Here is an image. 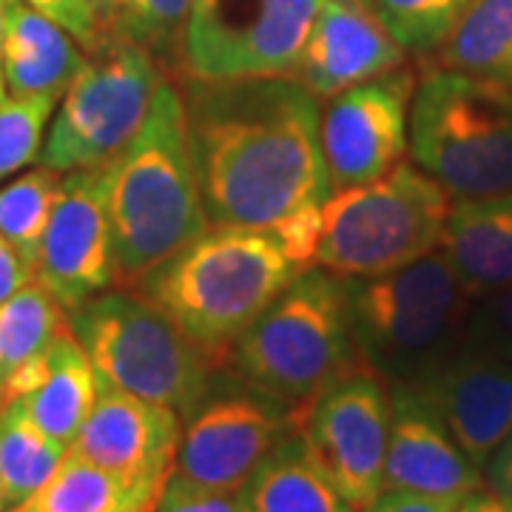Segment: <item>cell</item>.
I'll list each match as a JSON object with an SVG mask.
<instances>
[{
	"label": "cell",
	"mask_w": 512,
	"mask_h": 512,
	"mask_svg": "<svg viewBox=\"0 0 512 512\" xmlns=\"http://www.w3.org/2000/svg\"><path fill=\"white\" fill-rule=\"evenodd\" d=\"M461 350L512 362V282L473 299L464 322Z\"/></svg>",
	"instance_id": "31"
},
{
	"label": "cell",
	"mask_w": 512,
	"mask_h": 512,
	"mask_svg": "<svg viewBox=\"0 0 512 512\" xmlns=\"http://www.w3.org/2000/svg\"><path fill=\"white\" fill-rule=\"evenodd\" d=\"M32 276L66 311L120 282L103 165L63 174Z\"/></svg>",
	"instance_id": "14"
},
{
	"label": "cell",
	"mask_w": 512,
	"mask_h": 512,
	"mask_svg": "<svg viewBox=\"0 0 512 512\" xmlns=\"http://www.w3.org/2000/svg\"><path fill=\"white\" fill-rule=\"evenodd\" d=\"M461 498L447 495L402 493V490H384L367 510L362 512H456Z\"/></svg>",
	"instance_id": "35"
},
{
	"label": "cell",
	"mask_w": 512,
	"mask_h": 512,
	"mask_svg": "<svg viewBox=\"0 0 512 512\" xmlns=\"http://www.w3.org/2000/svg\"><path fill=\"white\" fill-rule=\"evenodd\" d=\"M185 421L177 410L97 382V399L74 436V456L128 478L168 481Z\"/></svg>",
	"instance_id": "15"
},
{
	"label": "cell",
	"mask_w": 512,
	"mask_h": 512,
	"mask_svg": "<svg viewBox=\"0 0 512 512\" xmlns=\"http://www.w3.org/2000/svg\"><path fill=\"white\" fill-rule=\"evenodd\" d=\"M60 183H63L60 171L37 165L0 188V234L18 248V254L29 262L32 271L43 242V231L49 225L60 194Z\"/></svg>",
	"instance_id": "27"
},
{
	"label": "cell",
	"mask_w": 512,
	"mask_h": 512,
	"mask_svg": "<svg viewBox=\"0 0 512 512\" xmlns=\"http://www.w3.org/2000/svg\"><path fill=\"white\" fill-rule=\"evenodd\" d=\"M154 512H248V507L242 493L200 490L171 476Z\"/></svg>",
	"instance_id": "34"
},
{
	"label": "cell",
	"mask_w": 512,
	"mask_h": 512,
	"mask_svg": "<svg viewBox=\"0 0 512 512\" xmlns=\"http://www.w3.org/2000/svg\"><path fill=\"white\" fill-rule=\"evenodd\" d=\"M413 163L453 197L512 191V89L430 69L410 100Z\"/></svg>",
	"instance_id": "7"
},
{
	"label": "cell",
	"mask_w": 512,
	"mask_h": 512,
	"mask_svg": "<svg viewBox=\"0 0 512 512\" xmlns=\"http://www.w3.org/2000/svg\"><path fill=\"white\" fill-rule=\"evenodd\" d=\"M356 367L342 279L308 268L228 348L220 373L279 404L299 427L308 407Z\"/></svg>",
	"instance_id": "4"
},
{
	"label": "cell",
	"mask_w": 512,
	"mask_h": 512,
	"mask_svg": "<svg viewBox=\"0 0 512 512\" xmlns=\"http://www.w3.org/2000/svg\"><path fill=\"white\" fill-rule=\"evenodd\" d=\"M103 177L117 279L128 285L211 225L188 146L183 92L168 80L154 92L137 134L103 163Z\"/></svg>",
	"instance_id": "2"
},
{
	"label": "cell",
	"mask_w": 512,
	"mask_h": 512,
	"mask_svg": "<svg viewBox=\"0 0 512 512\" xmlns=\"http://www.w3.org/2000/svg\"><path fill=\"white\" fill-rule=\"evenodd\" d=\"M268 234L279 242L282 254L291 259L296 271L316 268V251L322 239V205H308L302 211H293L291 217L276 222Z\"/></svg>",
	"instance_id": "32"
},
{
	"label": "cell",
	"mask_w": 512,
	"mask_h": 512,
	"mask_svg": "<svg viewBox=\"0 0 512 512\" xmlns=\"http://www.w3.org/2000/svg\"><path fill=\"white\" fill-rule=\"evenodd\" d=\"M359 365L384 384H419L461 350L473 296L444 248L379 276L342 279Z\"/></svg>",
	"instance_id": "5"
},
{
	"label": "cell",
	"mask_w": 512,
	"mask_h": 512,
	"mask_svg": "<svg viewBox=\"0 0 512 512\" xmlns=\"http://www.w3.org/2000/svg\"><path fill=\"white\" fill-rule=\"evenodd\" d=\"M402 46L362 0H319L308 40L302 46L296 80L328 100L359 83L404 66Z\"/></svg>",
	"instance_id": "17"
},
{
	"label": "cell",
	"mask_w": 512,
	"mask_h": 512,
	"mask_svg": "<svg viewBox=\"0 0 512 512\" xmlns=\"http://www.w3.org/2000/svg\"><path fill=\"white\" fill-rule=\"evenodd\" d=\"M185 126L211 225L271 231L330 194L319 97L296 77L188 80Z\"/></svg>",
	"instance_id": "1"
},
{
	"label": "cell",
	"mask_w": 512,
	"mask_h": 512,
	"mask_svg": "<svg viewBox=\"0 0 512 512\" xmlns=\"http://www.w3.org/2000/svg\"><path fill=\"white\" fill-rule=\"evenodd\" d=\"M362 3H367V6H370V0H362Z\"/></svg>",
	"instance_id": "42"
},
{
	"label": "cell",
	"mask_w": 512,
	"mask_h": 512,
	"mask_svg": "<svg viewBox=\"0 0 512 512\" xmlns=\"http://www.w3.org/2000/svg\"><path fill=\"white\" fill-rule=\"evenodd\" d=\"M413 92L416 74L402 66L328 97L319 117V143L330 191L379 180L402 163Z\"/></svg>",
	"instance_id": "13"
},
{
	"label": "cell",
	"mask_w": 512,
	"mask_h": 512,
	"mask_svg": "<svg viewBox=\"0 0 512 512\" xmlns=\"http://www.w3.org/2000/svg\"><path fill=\"white\" fill-rule=\"evenodd\" d=\"M390 399L387 384L356 367L308 407L299 433L316 467L353 512L384 493Z\"/></svg>",
	"instance_id": "11"
},
{
	"label": "cell",
	"mask_w": 512,
	"mask_h": 512,
	"mask_svg": "<svg viewBox=\"0 0 512 512\" xmlns=\"http://www.w3.org/2000/svg\"><path fill=\"white\" fill-rule=\"evenodd\" d=\"M188 9L191 0H120L111 35L137 43L157 63L177 66Z\"/></svg>",
	"instance_id": "29"
},
{
	"label": "cell",
	"mask_w": 512,
	"mask_h": 512,
	"mask_svg": "<svg viewBox=\"0 0 512 512\" xmlns=\"http://www.w3.org/2000/svg\"><path fill=\"white\" fill-rule=\"evenodd\" d=\"M231 384L228 393L211 387L208 399L185 421L171 476L191 487L239 493L262 458L296 427L279 404Z\"/></svg>",
	"instance_id": "12"
},
{
	"label": "cell",
	"mask_w": 512,
	"mask_h": 512,
	"mask_svg": "<svg viewBox=\"0 0 512 512\" xmlns=\"http://www.w3.org/2000/svg\"><path fill=\"white\" fill-rule=\"evenodd\" d=\"M296 274L302 271L293 268L268 231L208 225L134 288L146 293L220 373L228 348Z\"/></svg>",
	"instance_id": "3"
},
{
	"label": "cell",
	"mask_w": 512,
	"mask_h": 512,
	"mask_svg": "<svg viewBox=\"0 0 512 512\" xmlns=\"http://www.w3.org/2000/svg\"><path fill=\"white\" fill-rule=\"evenodd\" d=\"M239 493L248 512H353L316 467L299 427L262 458Z\"/></svg>",
	"instance_id": "23"
},
{
	"label": "cell",
	"mask_w": 512,
	"mask_h": 512,
	"mask_svg": "<svg viewBox=\"0 0 512 512\" xmlns=\"http://www.w3.org/2000/svg\"><path fill=\"white\" fill-rule=\"evenodd\" d=\"M60 97H6L0 103V183L40 160Z\"/></svg>",
	"instance_id": "30"
},
{
	"label": "cell",
	"mask_w": 512,
	"mask_h": 512,
	"mask_svg": "<svg viewBox=\"0 0 512 512\" xmlns=\"http://www.w3.org/2000/svg\"><path fill=\"white\" fill-rule=\"evenodd\" d=\"M148 512H154V510H148Z\"/></svg>",
	"instance_id": "43"
},
{
	"label": "cell",
	"mask_w": 512,
	"mask_h": 512,
	"mask_svg": "<svg viewBox=\"0 0 512 512\" xmlns=\"http://www.w3.org/2000/svg\"><path fill=\"white\" fill-rule=\"evenodd\" d=\"M456 512H512V504H507L501 495H495L487 484L478 487L473 493H467L461 498V504Z\"/></svg>",
	"instance_id": "38"
},
{
	"label": "cell",
	"mask_w": 512,
	"mask_h": 512,
	"mask_svg": "<svg viewBox=\"0 0 512 512\" xmlns=\"http://www.w3.org/2000/svg\"><path fill=\"white\" fill-rule=\"evenodd\" d=\"M83 46L66 29L23 0H6L3 83L6 97H63L86 63Z\"/></svg>",
	"instance_id": "19"
},
{
	"label": "cell",
	"mask_w": 512,
	"mask_h": 512,
	"mask_svg": "<svg viewBox=\"0 0 512 512\" xmlns=\"http://www.w3.org/2000/svg\"><path fill=\"white\" fill-rule=\"evenodd\" d=\"M66 453V444L37 430L20 399L0 404V512L15 510L37 493Z\"/></svg>",
	"instance_id": "25"
},
{
	"label": "cell",
	"mask_w": 512,
	"mask_h": 512,
	"mask_svg": "<svg viewBox=\"0 0 512 512\" xmlns=\"http://www.w3.org/2000/svg\"><path fill=\"white\" fill-rule=\"evenodd\" d=\"M319 0H191L177 72L188 80L293 77Z\"/></svg>",
	"instance_id": "10"
},
{
	"label": "cell",
	"mask_w": 512,
	"mask_h": 512,
	"mask_svg": "<svg viewBox=\"0 0 512 512\" xmlns=\"http://www.w3.org/2000/svg\"><path fill=\"white\" fill-rule=\"evenodd\" d=\"M441 248L473 299L510 285L512 191L450 202Z\"/></svg>",
	"instance_id": "20"
},
{
	"label": "cell",
	"mask_w": 512,
	"mask_h": 512,
	"mask_svg": "<svg viewBox=\"0 0 512 512\" xmlns=\"http://www.w3.org/2000/svg\"><path fill=\"white\" fill-rule=\"evenodd\" d=\"M453 197L416 163L379 180L330 191L322 205L316 268L339 279L379 276L441 248Z\"/></svg>",
	"instance_id": "8"
},
{
	"label": "cell",
	"mask_w": 512,
	"mask_h": 512,
	"mask_svg": "<svg viewBox=\"0 0 512 512\" xmlns=\"http://www.w3.org/2000/svg\"><path fill=\"white\" fill-rule=\"evenodd\" d=\"M439 69L512 89V0H473L436 49Z\"/></svg>",
	"instance_id": "24"
},
{
	"label": "cell",
	"mask_w": 512,
	"mask_h": 512,
	"mask_svg": "<svg viewBox=\"0 0 512 512\" xmlns=\"http://www.w3.org/2000/svg\"><path fill=\"white\" fill-rule=\"evenodd\" d=\"M32 279L29 262L18 254V248L0 234V305Z\"/></svg>",
	"instance_id": "36"
},
{
	"label": "cell",
	"mask_w": 512,
	"mask_h": 512,
	"mask_svg": "<svg viewBox=\"0 0 512 512\" xmlns=\"http://www.w3.org/2000/svg\"><path fill=\"white\" fill-rule=\"evenodd\" d=\"M473 0H370L390 37L413 55H433Z\"/></svg>",
	"instance_id": "28"
},
{
	"label": "cell",
	"mask_w": 512,
	"mask_h": 512,
	"mask_svg": "<svg viewBox=\"0 0 512 512\" xmlns=\"http://www.w3.org/2000/svg\"><path fill=\"white\" fill-rule=\"evenodd\" d=\"M416 387L461 453L484 473L498 444L512 433V362L458 350Z\"/></svg>",
	"instance_id": "18"
},
{
	"label": "cell",
	"mask_w": 512,
	"mask_h": 512,
	"mask_svg": "<svg viewBox=\"0 0 512 512\" xmlns=\"http://www.w3.org/2000/svg\"><path fill=\"white\" fill-rule=\"evenodd\" d=\"M69 313L97 382L165 404L188 421L214 387V365L146 293L103 291Z\"/></svg>",
	"instance_id": "6"
},
{
	"label": "cell",
	"mask_w": 512,
	"mask_h": 512,
	"mask_svg": "<svg viewBox=\"0 0 512 512\" xmlns=\"http://www.w3.org/2000/svg\"><path fill=\"white\" fill-rule=\"evenodd\" d=\"M484 484L495 495H501L507 504H512V433L498 444V450L487 461V467H484Z\"/></svg>",
	"instance_id": "37"
},
{
	"label": "cell",
	"mask_w": 512,
	"mask_h": 512,
	"mask_svg": "<svg viewBox=\"0 0 512 512\" xmlns=\"http://www.w3.org/2000/svg\"><path fill=\"white\" fill-rule=\"evenodd\" d=\"M117 3L120 0H92L94 12H97V18L103 23V29L111 35V23H114V15H117Z\"/></svg>",
	"instance_id": "39"
},
{
	"label": "cell",
	"mask_w": 512,
	"mask_h": 512,
	"mask_svg": "<svg viewBox=\"0 0 512 512\" xmlns=\"http://www.w3.org/2000/svg\"><path fill=\"white\" fill-rule=\"evenodd\" d=\"M390 424L384 490L464 498L484 487V473L461 453L439 413L416 384H387Z\"/></svg>",
	"instance_id": "16"
},
{
	"label": "cell",
	"mask_w": 512,
	"mask_h": 512,
	"mask_svg": "<svg viewBox=\"0 0 512 512\" xmlns=\"http://www.w3.org/2000/svg\"><path fill=\"white\" fill-rule=\"evenodd\" d=\"M69 328V313L35 276L0 305V359L6 376L29 365Z\"/></svg>",
	"instance_id": "26"
},
{
	"label": "cell",
	"mask_w": 512,
	"mask_h": 512,
	"mask_svg": "<svg viewBox=\"0 0 512 512\" xmlns=\"http://www.w3.org/2000/svg\"><path fill=\"white\" fill-rule=\"evenodd\" d=\"M97 399V373L72 328H63L46 350V370L20 402L35 427L57 444L72 447Z\"/></svg>",
	"instance_id": "21"
},
{
	"label": "cell",
	"mask_w": 512,
	"mask_h": 512,
	"mask_svg": "<svg viewBox=\"0 0 512 512\" xmlns=\"http://www.w3.org/2000/svg\"><path fill=\"white\" fill-rule=\"evenodd\" d=\"M3 20H6V0H0V103L6 100V83H3Z\"/></svg>",
	"instance_id": "40"
},
{
	"label": "cell",
	"mask_w": 512,
	"mask_h": 512,
	"mask_svg": "<svg viewBox=\"0 0 512 512\" xmlns=\"http://www.w3.org/2000/svg\"><path fill=\"white\" fill-rule=\"evenodd\" d=\"M23 3H29L43 18H49L60 29H66L83 46L86 55L97 52L109 37V32L103 29V23L97 18V12H94L92 0H23Z\"/></svg>",
	"instance_id": "33"
},
{
	"label": "cell",
	"mask_w": 512,
	"mask_h": 512,
	"mask_svg": "<svg viewBox=\"0 0 512 512\" xmlns=\"http://www.w3.org/2000/svg\"><path fill=\"white\" fill-rule=\"evenodd\" d=\"M3 384H6V367H3V359H0V396H3Z\"/></svg>",
	"instance_id": "41"
},
{
	"label": "cell",
	"mask_w": 512,
	"mask_h": 512,
	"mask_svg": "<svg viewBox=\"0 0 512 512\" xmlns=\"http://www.w3.org/2000/svg\"><path fill=\"white\" fill-rule=\"evenodd\" d=\"M160 83V63L146 49L120 35L106 37L60 97L40 165L69 174L109 163L143 126Z\"/></svg>",
	"instance_id": "9"
},
{
	"label": "cell",
	"mask_w": 512,
	"mask_h": 512,
	"mask_svg": "<svg viewBox=\"0 0 512 512\" xmlns=\"http://www.w3.org/2000/svg\"><path fill=\"white\" fill-rule=\"evenodd\" d=\"M165 484L111 473L69 450L52 478L9 512H148Z\"/></svg>",
	"instance_id": "22"
}]
</instances>
